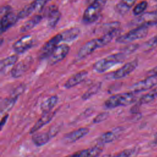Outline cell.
I'll list each match as a JSON object with an SVG mask.
<instances>
[{
  "label": "cell",
  "instance_id": "obj_7",
  "mask_svg": "<svg viewBox=\"0 0 157 157\" xmlns=\"http://www.w3.org/2000/svg\"><path fill=\"white\" fill-rule=\"evenodd\" d=\"M50 0H34L31 3L23 7L17 14L19 20L28 17L34 12L42 10L44 6Z\"/></svg>",
  "mask_w": 157,
  "mask_h": 157
},
{
  "label": "cell",
  "instance_id": "obj_2",
  "mask_svg": "<svg viewBox=\"0 0 157 157\" xmlns=\"http://www.w3.org/2000/svg\"><path fill=\"white\" fill-rule=\"evenodd\" d=\"M126 56L122 52L110 55L94 63L93 69L98 73H103L110 69L115 65L122 63Z\"/></svg>",
  "mask_w": 157,
  "mask_h": 157
},
{
  "label": "cell",
  "instance_id": "obj_4",
  "mask_svg": "<svg viewBox=\"0 0 157 157\" xmlns=\"http://www.w3.org/2000/svg\"><path fill=\"white\" fill-rule=\"evenodd\" d=\"M148 26L146 25L138 26L128 33L119 36L116 39V42L120 44H128L136 40L145 37L148 31Z\"/></svg>",
  "mask_w": 157,
  "mask_h": 157
},
{
  "label": "cell",
  "instance_id": "obj_29",
  "mask_svg": "<svg viewBox=\"0 0 157 157\" xmlns=\"http://www.w3.org/2000/svg\"><path fill=\"white\" fill-rule=\"evenodd\" d=\"M18 59V56L17 55H13L1 59L0 62V69L1 72L7 67L15 65L17 63Z\"/></svg>",
  "mask_w": 157,
  "mask_h": 157
},
{
  "label": "cell",
  "instance_id": "obj_38",
  "mask_svg": "<svg viewBox=\"0 0 157 157\" xmlns=\"http://www.w3.org/2000/svg\"><path fill=\"white\" fill-rule=\"evenodd\" d=\"M8 118H9V115L7 113L6 115H4L3 117L1 118V129H2V128L5 125V124L6 123Z\"/></svg>",
  "mask_w": 157,
  "mask_h": 157
},
{
  "label": "cell",
  "instance_id": "obj_44",
  "mask_svg": "<svg viewBox=\"0 0 157 157\" xmlns=\"http://www.w3.org/2000/svg\"><path fill=\"white\" fill-rule=\"evenodd\" d=\"M155 1H157V0H155Z\"/></svg>",
  "mask_w": 157,
  "mask_h": 157
},
{
  "label": "cell",
  "instance_id": "obj_37",
  "mask_svg": "<svg viewBox=\"0 0 157 157\" xmlns=\"http://www.w3.org/2000/svg\"><path fill=\"white\" fill-rule=\"evenodd\" d=\"M10 9H11V7L10 6H3V7H2L1 9V14L2 16V15L9 13V12H10L11 11Z\"/></svg>",
  "mask_w": 157,
  "mask_h": 157
},
{
  "label": "cell",
  "instance_id": "obj_23",
  "mask_svg": "<svg viewBox=\"0 0 157 157\" xmlns=\"http://www.w3.org/2000/svg\"><path fill=\"white\" fill-rule=\"evenodd\" d=\"M80 34V29L78 28H72L65 30L61 33L62 42H70L75 40Z\"/></svg>",
  "mask_w": 157,
  "mask_h": 157
},
{
  "label": "cell",
  "instance_id": "obj_1",
  "mask_svg": "<svg viewBox=\"0 0 157 157\" xmlns=\"http://www.w3.org/2000/svg\"><path fill=\"white\" fill-rule=\"evenodd\" d=\"M136 94L137 93L131 91L112 95L104 102V107L106 109H112L121 106L128 105L136 101Z\"/></svg>",
  "mask_w": 157,
  "mask_h": 157
},
{
  "label": "cell",
  "instance_id": "obj_42",
  "mask_svg": "<svg viewBox=\"0 0 157 157\" xmlns=\"http://www.w3.org/2000/svg\"><path fill=\"white\" fill-rule=\"evenodd\" d=\"M156 10L157 11V6H156Z\"/></svg>",
  "mask_w": 157,
  "mask_h": 157
},
{
  "label": "cell",
  "instance_id": "obj_3",
  "mask_svg": "<svg viewBox=\"0 0 157 157\" xmlns=\"http://www.w3.org/2000/svg\"><path fill=\"white\" fill-rule=\"evenodd\" d=\"M107 0H97L89 4L83 12L82 20L85 23H92L96 21L105 6Z\"/></svg>",
  "mask_w": 157,
  "mask_h": 157
},
{
  "label": "cell",
  "instance_id": "obj_34",
  "mask_svg": "<svg viewBox=\"0 0 157 157\" xmlns=\"http://www.w3.org/2000/svg\"><path fill=\"white\" fill-rule=\"evenodd\" d=\"M139 45L137 44L129 45L123 48L122 52L123 53H124L126 55H129V54L133 53L134 52H135L139 48Z\"/></svg>",
  "mask_w": 157,
  "mask_h": 157
},
{
  "label": "cell",
  "instance_id": "obj_18",
  "mask_svg": "<svg viewBox=\"0 0 157 157\" xmlns=\"http://www.w3.org/2000/svg\"><path fill=\"white\" fill-rule=\"evenodd\" d=\"M157 22V11L148 12L143 13L140 15V16L136 19L135 24H137L138 26L140 25H146L150 26L151 25H155Z\"/></svg>",
  "mask_w": 157,
  "mask_h": 157
},
{
  "label": "cell",
  "instance_id": "obj_16",
  "mask_svg": "<svg viewBox=\"0 0 157 157\" xmlns=\"http://www.w3.org/2000/svg\"><path fill=\"white\" fill-rule=\"evenodd\" d=\"M18 20L19 18L17 14H15L11 11L2 15L1 20V33L2 34L3 33L7 31L10 28L13 26Z\"/></svg>",
  "mask_w": 157,
  "mask_h": 157
},
{
  "label": "cell",
  "instance_id": "obj_6",
  "mask_svg": "<svg viewBox=\"0 0 157 157\" xmlns=\"http://www.w3.org/2000/svg\"><path fill=\"white\" fill-rule=\"evenodd\" d=\"M61 42H62L61 33L52 37L40 48L39 53V58L40 59L48 58Z\"/></svg>",
  "mask_w": 157,
  "mask_h": 157
},
{
  "label": "cell",
  "instance_id": "obj_19",
  "mask_svg": "<svg viewBox=\"0 0 157 157\" xmlns=\"http://www.w3.org/2000/svg\"><path fill=\"white\" fill-rule=\"evenodd\" d=\"M88 75V72L86 71H81L70 77L64 83V87L66 89H69L75 86L79 83L84 81Z\"/></svg>",
  "mask_w": 157,
  "mask_h": 157
},
{
  "label": "cell",
  "instance_id": "obj_9",
  "mask_svg": "<svg viewBox=\"0 0 157 157\" xmlns=\"http://www.w3.org/2000/svg\"><path fill=\"white\" fill-rule=\"evenodd\" d=\"M70 50V47L67 44H63L58 45L48 58V63L52 66L57 64L64 59Z\"/></svg>",
  "mask_w": 157,
  "mask_h": 157
},
{
  "label": "cell",
  "instance_id": "obj_11",
  "mask_svg": "<svg viewBox=\"0 0 157 157\" xmlns=\"http://www.w3.org/2000/svg\"><path fill=\"white\" fill-rule=\"evenodd\" d=\"M101 47H102V46L99 38L91 39L86 42L80 48L77 55V58L78 59H82L91 55L96 49Z\"/></svg>",
  "mask_w": 157,
  "mask_h": 157
},
{
  "label": "cell",
  "instance_id": "obj_21",
  "mask_svg": "<svg viewBox=\"0 0 157 157\" xmlns=\"http://www.w3.org/2000/svg\"><path fill=\"white\" fill-rule=\"evenodd\" d=\"M54 115H55V112L52 111L50 112L43 113V115L39 118V119L35 123L33 126L31 128L29 131V134H33L37 132L44 126L52 120Z\"/></svg>",
  "mask_w": 157,
  "mask_h": 157
},
{
  "label": "cell",
  "instance_id": "obj_12",
  "mask_svg": "<svg viewBox=\"0 0 157 157\" xmlns=\"http://www.w3.org/2000/svg\"><path fill=\"white\" fill-rule=\"evenodd\" d=\"M138 66V60L134 59L131 61L126 64H124L123 66L114 71L111 77L114 80H118L123 78L126 77L128 75H129L131 72H132Z\"/></svg>",
  "mask_w": 157,
  "mask_h": 157
},
{
  "label": "cell",
  "instance_id": "obj_5",
  "mask_svg": "<svg viewBox=\"0 0 157 157\" xmlns=\"http://www.w3.org/2000/svg\"><path fill=\"white\" fill-rule=\"evenodd\" d=\"M59 125L53 126L50 128L47 131L35 132L32 134L31 140L36 147H42L47 144L52 138L56 136L59 131Z\"/></svg>",
  "mask_w": 157,
  "mask_h": 157
},
{
  "label": "cell",
  "instance_id": "obj_10",
  "mask_svg": "<svg viewBox=\"0 0 157 157\" xmlns=\"http://www.w3.org/2000/svg\"><path fill=\"white\" fill-rule=\"evenodd\" d=\"M34 39L31 35H25L17 40L12 46L13 51L17 54H22L33 47Z\"/></svg>",
  "mask_w": 157,
  "mask_h": 157
},
{
  "label": "cell",
  "instance_id": "obj_27",
  "mask_svg": "<svg viewBox=\"0 0 157 157\" xmlns=\"http://www.w3.org/2000/svg\"><path fill=\"white\" fill-rule=\"evenodd\" d=\"M139 152V148L137 147L125 149L115 155H107V157H137Z\"/></svg>",
  "mask_w": 157,
  "mask_h": 157
},
{
  "label": "cell",
  "instance_id": "obj_30",
  "mask_svg": "<svg viewBox=\"0 0 157 157\" xmlns=\"http://www.w3.org/2000/svg\"><path fill=\"white\" fill-rule=\"evenodd\" d=\"M101 88V82H98L91 85L82 96V99L86 101L97 94Z\"/></svg>",
  "mask_w": 157,
  "mask_h": 157
},
{
  "label": "cell",
  "instance_id": "obj_26",
  "mask_svg": "<svg viewBox=\"0 0 157 157\" xmlns=\"http://www.w3.org/2000/svg\"><path fill=\"white\" fill-rule=\"evenodd\" d=\"M42 19V15H36L31 17L29 20H27L20 28V32L21 33H25L27 32L34 27H35Z\"/></svg>",
  "mask_w": 157,
  "mask_h": 157
},
{
  "label": "cell",
  "instance_id": "obj_32",
  "mask_svg": "<svg viewBox=\"0 0 157 157\" xmlns=\"http://www.w3.org/2000/svg\"><path fill=\"white\" fill-rule=\"evenodd\" d=\"M144 48L147 50H151L157 46V35L153 36L144 44Z\"/></svg>",
  "mask_w": 157,
  "mask_h": 157
},
{
  "label": "cell",
  "instance_id": "obj_22",
  "mask_svg": "<svg viewBox=\"0 0 157 157\" xmlns=\"http://www.w3.org/2000/svg\"><path fill=\"white\" fill-rule=\"evenodd\" d=\"M18 97H15L13 96H11L10 97L4 99L1 103V115H4L7 114L13 107Z\"/></svg>",
  "mask_w": 157,
  "mask_h": 157
},
{
  "label": "cell",
  "instance_id": "obj_8",
  "mask_svg": "<svg viewBox=\"0 0 157 157\" xmlns=\"http://www.w3.org/2000/svg\"><path fill=\"white\" fill-rule=\"evenodd\" d=\"M33 62L31 56H28L20 61L17 63L11 69L10 74L14 78H18L23 76L29 69Z\"/></svg>",
  "mask_w": 157,
  "mask_h": 157
},
{
  "label": "cell",
  "instance_id": "obj_25",
  "mask_svg": "<svg viewBox=\"0 0 157 157\" xmlns=\"http://www.w3.org/2000/svg\"><path fill=\"white\" fill-rule=\"evenodd\" d=\"M137 0H121L115 7L116 11L120 15H125L133 6Z\"/></svg>",
  "mask_w": 157,
  "mask_h": 157
},
{
  "label": "cell",
  "instance_id": "obj_41",
  "mask_svg": "<svg viewBox=\"0 0 157 157\" xmlns=\"http://www.w3.org/2000/svg\"><path fill=\"white\" fill-rule=\"evenodd\" d=\"M72 1H73V2H77V1H78V0H71Z\"/></svg>",
  "mask_w": 157,
  "mask_h": 157
},
{
  "label": "cell",
  "instance_id": "obj_15",
  "mask_svg": "<svg viewBox=\"0 0 157 157\" xmlns=\"http://www.w3.org/2000/svg\"><path fill=\"white\" fill-rule=\"evenodd\" d=\"M102 147L101 145H97L90 148L77 151L64 157H98L102 152Z\"/></svg>",
  "mask_w": 157,
  "mask_h": 157
},
{
  "label": "cell",
  "instance_id": "obj_31",
  "mask_svg": "<svg viewBox=\"0 0 157 157\" xmlns=\"http://www.w3.org/2000/svg\"><path fill=\"white\" fill-rule=\"evenodd\" d=\"M148 6V3L145 1H142L139 2L136 6L134 7L132 12L135 15H140L142 14L144 11L146 10Z\"/></svg>",
  "mask_w": 157,
  "mask_h": 157
},
{
  "label": "cell",
  "instance_id": "obj_35",
  "mask_svg": "<svg viewBox=\"0 0 157 157\" xmlns=\"http://www.w3.org/2000/svg\"><path fill=\"white\" fill-rule=\"evenodd\" d=\"M25 86L24 85H19L18 87H17L15 89V90L13 92L12 96H13L18 98V96L25 91Z\"/></svg>",
  "mask_w": 157,
  "mask_h": 157
},
{
  "label": "cell",
  "instance_id": "obj_17",
  "mask_svg": "<svg viewBox=\"0 0 157 157\" xmlns=\"http://www.w3.org/2000/svg\"><path fill=\"white\" fill-rule=\"evenodd\" d=\"M61 12L56 6H51L46 12L47 18V26L50 28H54L61 18Z\"/></svg>",
  "mask_w": 157,
  "mask_h": 157
},
{
  "label": "cell",
  "instance_id": "obj_24",
  "mask_svg": "<svg viewBox=\"0 0 157 157\" xmlns=\"http://www.w3.org/2000/svg\"><path fill=\"white\" fill-rule=\"evenodd\" d=\"M58 97L56 95H53L45 99L40 104V109L42 113L50 112L57 104Z\"/></svg>",
  "mask_w": 157,
  "mask_h": 157
},
{
  "label": "cell",
  "instance_id": "obj_40",
  "mask_svg": "<svg viewBox=\"0 0 157 157\" xmlns=\"http://www.w3.org/2000/svg\"><path fill=\"white\" fill-rule=\"evenodd\" d=\"M155 139L157 140V132L156 133V134H155Z\"/></svg>",
  "mask_w": 157,
  "mask_h": 157
},
{
  "label": "cell",
  "instance_id": "obj_20",
  "mask_svg": "<svg viewBox=\"0 0 157 157\" xmlns=\"http://www.w3.org/2000/svg\"><path fill=\"white\" fill-rule=\"evenodd\" d=\"M89 131L90 130L87 128H78L65 134L64 137V140L66 143L69 144L75 142L86 136L89 132Z\"/></svg>",
  "mask_w": 157,
  "mask_h": 157
},
{
  "label": "cell",
  "instance_id": "obj_39",
  "mask_svg": "<svg viewBox=\"0 0 157 157\" xmlns=\"http://www.w3.org/2000/svg\"><path fill=\"white\" fill-rule=\"evenodd\" d=\"M96 1H97V0H86V4H87L88 5H89V4H92L93 2H95Z\"/></svg>",
  "mask_w": 157,
  "mask_h": 157
},
{
  "label": "cell",
  "instance_id": "obj_36",
  "mask_svg": "<svg viewBox=\"0 0 157 157\" xmlns=\"http://www.w3.org/2000/svg\"><path fill=\"white\" fill-rule=\"evenodd\" d=\"M147 75V76H157V66L149 70Z\"/></svg>",
  "mask_w": 157,
  "mask_h": 157
},
{
  "label": "cell",
  "instance_id": "obj_13",
  "mask_svg": "<svg viewBox=\"0 0 157 157\" xmlns=\"http://www.w3.org/2000/svg\"><path fill=\"white\" fill-rule=\"evenodd\" d=\"M157 85V76H147L140 81L135 83L131 86L132 91L139 93L153 88Z\"/></svg>",
  "mask_w": 157,
  "mask_h": 157
},
{
  "label": "cell",
  "instance_id": "obj_33",
  "mask_svg": "<svg viewBox=\"0 0 157 157\" xmlns=\"http://www.w3.org/2000/svg\"><path fill=\"white\" fill-rule=\"evenodd\" d=\"M109 116V113L107 112H103L100 113H99L98 115H96L93 120V123L94 124H98L105 120L107 119V118Z\"/></svg>",
  "mask_w": 157,
  "mask_h": 157
},
{
  "label": "cell",
  "instance_id": "obj_43",
  "mask_svg": "<svg viewBox=\"0 0 157 157\" xmlns=\"http://www.w3.org/2000/svg\"><path fill=\"white\" fill-rule=\"evenodd\" d=\"M155 25H156V26H157V22L155 23Z\"/></svg>",
  "mask_w": 157,
  "mask_h": 157
},
{
  "label": "cell",
  "instance_id": "obj_28",
  "mask_svg": "<svg viewBox=\"0 0 157 157\" xmlns=\"http://www.w3.org/2000/svg\"><path fill=\"white\" fill-rule=\"evenodd\" d=\"M157 98V86L152 88L151 91H150L147 94L143 95L139 100L138 104L139 105L145 104L150 103L156 99Z\"/></svg>",
  "mask_w": 157,
  "mask_h": 157
},
{
  "label": "cell",
  "instance_id": "obj_14",
  "mask_svg": "<svg viewBox=\"0 0 157 157\" xmlns=\"http://www.w3.org/2000/svg\"><path fill=\"white\" fill-rule=\"evenodd\" d=\"M122 131L123 128L118 127L102 134L96 140L97 145H104L114 141L120 136Z\"/></svg>",
  "mask_w": 157,
  "mask_h": 157
}]
</instances>
